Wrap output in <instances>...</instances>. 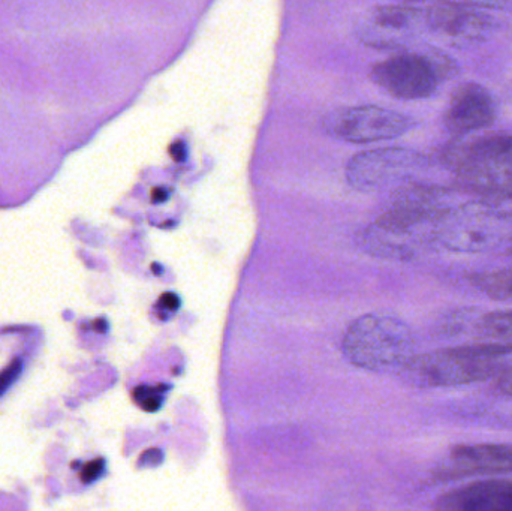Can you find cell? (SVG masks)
<instances>
[{
	"mask_svg": "<svg viewBox=\"0 0 512 511\" xmlns=\"http://www.w3.org/2000/svg\"><path fill=\"white\" fill-rule=\"evenodd\" d=\"M478 342L496 357L512 354V309L490 312L478 320Z\"/></svg>",
	"mask_w": 512,
	"mask_h": 511,
	"instance_id": "obj_12",
	"label": "cell"
},
{
	"mask_svg": "<svg viewBox=\"0 0 512 511\" xmlns=\"http://www.w3.org/2000/svg\"><path fill=\"white\" fill-rule=\"evenodd\" d=\"M442 161L463 191L487 200H512V132H493L445 147Z\"/></svg>",
	"mask_w": 512,
	"mask_h": 511,
	"instance_id": "obj_2",
	"label": "cell"
},
{
	"mask_svg": "<svg viewBox=\"0 0 512 511\" xmlns=\"http://www.w3.org/2000/svg\"><path fill=\"white\" fill-rule=\"evenodd\" d=\"M21 371V362L20 360H15L14 363H12L11 366H8V369H5V371L0 374V395H3V393L8 390V387L11 386L12 383H14L15 378L18 377V374H20Z\"/></svg>",
	"mask_w": 512,
	"mask_h": 511,
	"instance_id": "obj_17",
	"label": "cell"
},
{
	"mask_svg": "<svg viewBox=\"0 0 512 511\" xmlns=\"http://www.w3.org/2000/svg\"><path fill=\"white\" fill-rule=\"evenodd\" d=\"M495 387L502 395L512 396V368L505 366L495 378Z\"/></svg>",
	"mask_w": 512,
	"mask_h": 511,
	"instance_id": "obj_18",
	"label": "cell"
},
{
	"mask_svg": "<svg viewBox=\"0 0 512 511\" xmlns=\"http://www.w3.org/2000/svg\"><path fill=\"white\" fill-rule=\"evenodd\" d=\"M424 12L411 5H385L373 9L372 20L385 29H406L417 23Z\"/></svg>",
	"mask_w": 512,
	"mask_h": 511,
	"instance_id": "obj_14",
	"label": "cell"
},
{
	"mask_svg": "<svg viewBox=\"0 0 512 511\" xmlns=\"http://www.w3.org/2000/svg\"><path fill=\"white\" fill-rule=\"evenodd\" d=\"M156 453H159V450H149V452L144 453V455L141 456L140 464L147 461V465H158L159 462L162 461V458L153 459Z\"/></svg>",
	"mask_w": 512,
	"mask_h": 511,
	"instance_id": "obj_23",
	"label": "cell"
},
{
	"mask_svg": "<svg viewBox=\"0 0 512 511\" xmlns=\"http://www.w3.org/2000/svg\"><path fill=\"white\" fill-rule=\"evenodd\" d=\"M462 2L486 9V11H502V9L512 8V0H462Z\"/></svg>",
	"mask_w": 512,
	"mask_h": 511,
	"instance_id": "obj_16",
	"label": "cell"
},
{
	"mask_svg": "<svg viewBox=\"0 0 512 511\" xmlns=\"http://www.w3.org/2000/svg\"><path fill=\"white\" fill-rule=\"evenodd\" d=\"M457 74L453 59L444 53H406L373 66L370 78L385 92L402 101L430 98L442 81Z\"/></svg>",
	"mask_w": 512,
	"mask_h": 511,
	"instance_id": "obj_5",
	"label": "cell"
},
{
	"mask_svg": "<svg viewBox=\"0 0 512 511\" xmlns=\"http://www.w3.org/2000/svg\"><path fill=\"white\" fill-rule=\"evenodd\" d=\"M512 474V444H460L438 468L439 480Z\"/></svg>",
	"mask_w": 512,
	"mask_h": 511,
	"instance_id": "obj_9",
	"label": "cell"
},
{
	"mask_svg": "<svg viewBox=\"0 0 512 511\" xmlns=\"http://www.w3.org/2000/svg\"><path fill=\"white\" fill-rule=\"evenodd\" d=\"M447 192L435 186L411 185L394 192L387 209L367 228L364 246L381 257L408 258L439 237L447 218Z\"/></svg>",
	"mask_w": 512,
	"mask_h": 511,
	"instance_id": "obj_1",
	"label": "cell"
},
{
	"mask_svg": "<svg viewBox=\"0 0 512 511\" xmlns=\"http://www.w3.org/2000/svg\"><path fill=\"white\" fill-rule=\"evenodd\" d=\"M424 18L433 32L456 44L483 41L495 27V20L489 11L465 2L436 0V3L427 9Z\"/></svg>",
	"mask_w": 512,
	"mask_h": 511,
	"instance_id": "obj_8",
	"label": "cell"
},
{
	"mask_svg": "<svg viewBox=\"0 0 512 511\" xmlns=\"http://www.w3.org/2000/svg\"><path fill=\"white\" fill-rule=\"evenodd\" d=\"M496 116L498 110L492 93L481 84L465 83L451 93L444 123L451 134L465 137L472 132L490 128Z\"/></svg>",
	"mask_w": 512,
	"mask_h": 511,
	"instance_id": "obj_10",
	"label": "cell"
},
{
	"mask_svg": "<svg viewBox=\"0 0 512 511\" xmlns=\"http://www.w3.org/2000/svg\"><path fill=\"white\" fill-rule=\"evenodd\" d=\"M414 126L405 114L376 107L343 108L327 114L322 119V129L337 140L348 143H375L400 137Z\"/></svg>",
	"mask_w": 512,
	"mask_h": 511,
	"instance_id": "obj_6",
	"label": "cell"
},
{
	"mask_svg": "<svg viewBox=\"0 0 512 511\" xmlns=\"http://www.w3.org/2000/svg\"><path fill=\"white\" fill-rule=\"evenodd\" d=\"M159 306L167 311H177L180 308V299L177 294L165 293L164 296L159 299Z\"/></svg>",
	"mask_w": 512,
	"mask_h": 511,
	"instance_id": "obj_20",
	"label": "cell"
},
{
	"mask_svg": "<svg viewBox=\"0 0 512 511\" xmlns=\"http://www.w3.org/2000/svg\"><path fill=\"white\" fill-rule=\"evenodd\" d=\"M511 36H512V33H511Z\"/></svg>",
	"mask_w": 512,
	"mask_h": 511,
	"instance_id": "obj_25",
	"label": "cell"
},
{
	"mask_svg": "<svg viewBox=\"0 0 512 511\" xmlns=\"http://www.w3.org/2000/svg\"><path fill=\"white\" fill-rule=\"evenodd\" d=\"M423 161L420 153L411 149H376L358 153L346 167V179L358 191H375L400 179Z\"/></svg>",
	"mask_w": 512,
	"mask_h": 511,
	"instance_id": "obj_7",
	"label": "cell"
},
{
	"mask_svg": "<svg viewBox=\"0 0 512 511\" xmlns=\"http://www.w3.org/2000/svg\"><path fill=\"white\" fill-rule=\"evenodd\" d=\"M411 329L388 315L369 314L355 320L346 330L342 351L346 359L370 372L400 371L414 356Z\"/></svg>",
	"mask_w": 512,
	"mask_h": 511,
	"instance_id": "obj_3",
	"label": "cell"
},
{
	"mask_svg": "<svg viewBox=\"0 0 512 511\" xmlns=\"http://www.w3.org/2000/svg\"><path fill=\"white\" fill-rule=\"evenodd\" d=\"M171 158L176 162H182L186 159V146L182 141H176L173 146L170 147Z\"/></svg>",
	"mask_w": 512,
	"mask_h": 511,
	"instance_id": "obj_21",
	"label": "cell"
},
{
	"mask_svg": "<svg viewBox=\"0 0 512 511\" xmlns=\"http://www.w3.org/2000/svg\"><path fill=\"white\" fill-rule=\"evenodd\" d=\"M102 470H104V461L98 459V461L90 462V464L84 468L83 473H81V479H83L84 483L93 482V480L101 476Z\"/></svg>",
	"mask_w": 512,
	"mask_h": 511,
	"instance_id": "obj_19",
	"label": "cell"
},
{
	"mask_svg": "<svg viewBox=\"0 0 512 511\" xmlns=\"http://www.w3.org/2000/svg\"><path fill=\"white\" fill-rule=\"evenodd\" d=\"M168 387L140 386L134 390V401L147 413H155L162 407Z\"/></svg>",
	"mask_w": 512,
	"mask_h": 511,
	"instance_id": "obj_15",
	"label": "cell"
},
{
	"mask_svg": "<svg viewBox=\"0 0 512 511\" xmlns=\"http://www.w3.org/2000/svg\"><path fill=\"white\" fill-rule=\"evenodd\" d=\"M405 2H424V0H405Z\"/></svg>",
	"mask_w": 512,
	"mask_h": 511,
	"instance_id": "obj_24",
	"label": "cell"
},
{
	"mask_svg": "<svg viewBox=\"0 0 512 511\" xmlns=\"http://www.w3.org/2000/svg\"><path fill=\"white\" fill-rule=\"evenodd\" d=\"M436 509L444 511H512V480L490 479L447 492Z\"/></svg>",
	"mask_w": 512,
	"mask_h": 511,
	"instance_id": "obj_11",
	"label": "cell"
},
{
	"mask_svg": "<svg viewBox=\"0 0 512 511\" xmlns=\"http://www.w3.org/2000/svg\"><path fill=\"white\" fill-rule=\"evenodd\" d=\"M170 197V191L167 188H155L152 191L153 203H164Z\"/></svg>",
	"mask_w": 512,
	"mask_h": 511,
	"instance_id": "obj_22",
	"label": "cell"
},
{
	"mask_svg": "<svg viewBox=\"0 0 512 511\" xmlns=\"http://www.w3.org/2000/svg\"><path fill=\"white\" fill-rule=\"evenodd\" d=\"M472 284L498 302H512V266L472 276Z\"/></svg>",
	"mask_w": 512,
	"mask_h": 511,
	"instance_id": "obj_13",
	"label": "cell"
},
{
	"mask_svg": "<svg viewBox=\"0 0 512 511\" xmlns=\"http://www.w3.org/2000/svg\"><path fill=\"white\" fill-rule=\"evenodd\" d=\"M505 363L478 344L412 356L400 368L403 378L417 387H457L493 380Z\"/></svg>",
	"mask_w": 512,
	"mask_h": 511,
	"instance_id": "obj_4",
	"label": "cell"
}]
</instances>
